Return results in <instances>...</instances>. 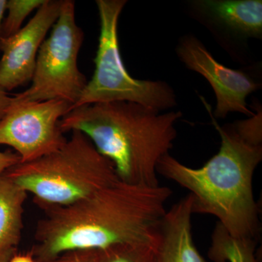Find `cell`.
<instances>
[{
	"label": "cell",
	"instance_id": "cell-1",
	"mask_svg": "<svg viewBox=\"0 0 262 262\" xmlns=\"http://www.w3.org/2000/svg\"><path fill=\"white\" fill-rule=\"evenodd\" d=\"M172 191L120 179L70 206L46 210L38 222L31 250L46 262L77 250H103L120 244L156 245Z\"/></svg>",
	"mask_w": 262,
	"mask_h": 262
},
{
	"label": "cell",
	"instance_id": "cell-2",
	"mask_svg": "<svg viewBox=\"0 0 262 262\" xmlns=\"http://www.w3.org/2000/svg\"><path fill=\"white\" fill-rule=\"evenodd\" d=\"M200 98L220 134V150L199 168L165 155L158 163V173L190 192L193 214L213 215L233 237L256 239L259 220L253 179L262 160L261 113L220 125L211 115V105Z\"/></svg>",
	"mask_w": 262,
	"mask_h": 262
},
{
	"label": "cell",
	"instance_id": "cell-3",
	"mask_svg": "<svg viewBox=\"0 0 262 262\" xmlns=\"http://www.w3.org/2000/svg\"><path fill=\"white\" fill-rule=\"evenodd\" d=\"M181 111L158 112L128 101L93 103L62 117V132L84 134L113 164L120 181L159 185L158 163L170 154L177 138Z\"/></svg>",
	"mask_w": 262,
	"mask_h": 262
},
{
	"label": "cell",
	"instance_id": "cell-4",
	"mask_svg": "<svg viewBox=\"0 0 262 262\" xmlns=\"http://www.w3.org/2000/svg\"><path fill=\"white\" fill-rule=\"evenodd\" d=\"M53 152L5 172L44 211L74 204L118 180L113 164L80 131Z\"/></svg>",
	"mask_w": 262,
	"mask_h": 262
},
{
	"label": "cell",
	"instance_id": "cell-5",
	"mask_svg": "<svg viewBox=\"0 0 262 262\" xmlns=\"http://www.w3.org/2000/svg\"><path fill=\"white\" fill-rule=\"evenodd\" d=\"M127 3L126 0H96L100 35L94 73L72 110L93 103L128 101L166 112L178 104L175 91L168 82L139 80L127 72L118 37L119 18Z\"/></svg>",
	"mask_w": 262,
	"mask_h": 262
},
{
	"label": "cell",
	"instance_id": "cell-6",
	"mask_svg": "<svg viewBox=\"0 0 262 262\" xmlns=\"http://www.w3.org/2000/svg\"><path fill=\"white\" fill-rule=\"evenodd\" d=\"M83 40V31L76 23L75 2L63 0L59 16L38 52L31 85L15 94V101L59 99L73 107L89 82L77 64Z\"/></svg>",
	"mask_w": 262,
	"mask_h": 262
},
{
	"label": "cell",
	"instance_id": "cell-7",
	"mask_svg": "<svg viewBox=\"0 0 262 262\" xmlns=\"http://www.w3.org/2000/svg\"><path fill=\"white\" fill-rule=\"evenodd\" d=\"M176 55L187 70L206 79L214 93L216 103L211 107L213 118L225 119L229 113L248 117L254 115L247 103L248 96L261 89V67L258 63L233 70L221 63L201 39L192 33L179 37Z\"/></svg>",
	"mask_w": 262,
	"mask_h": 262
},
{
	"label": "cell",
	"instance_id": "cell-8",
	"mask_svg": "<svg viewBox=\"0 0 262 262\" xmlns=\"http://www.w3.org/2000/svg\"><path fill=\"white\" fill-rule=\"evenodd\" d=\"M72 108L63 100L18 101L13 97L0 120V145L13 148L26 163L61 148L67 139L59 122Z\"/></svg>",
	"mask_w": 262,
	"mask_h": 262
},
{
	"label": "cell",
	"instance_id": "cell-9",
	"mask_svg": "<svg viewBox=\"0 0 262 262\" xmlns=\"http://www.w3.org/2000/svg\"><path fill=\"white\" fill-rule=\"evenodd\" d=\"M186 13L211 34L234 62L253 64L249 43L262 39L261 0H188Z\"/></svg>",
	"mask_w": 262,
	"mask_h": 262
},
{
	"label": "cell",
	"instance_id": "cell-10",
	"mask_svg": "<svg viewBox=\"0 0 262 262\" xmlns=\"http://www.w3.org/2000/svg\"><path fill=\"white\" fill-rule=\"evenodd\" d=\"M63 0H46L28 24L8 38H2L0 88L5 91L32 81L39 48L60 15Z\"/></svg>",
	"mask_w": 262,
	"mask_h": 262
},
{
	"label": "cell",
	"instance_id": "cell-11",
	"mask_svg": "<svg viewBox=\"0 0 262 262\" xmlns=\"http://www.w3.org/2000/svg\"><path fill=\"white\" fill-rule=\"evenodd\" d=\"M192 214L190 194L166 211L158 230L156 262H206L193 241Z\"/></svg>",
	"mask_w": 262,
	"mask_h": 262
},
{
	"label": "cell",
	"instance_id": "cell-12",
	"mask_svg": "<svg viewBox=\"0 0 262 262\" xmlns=\"http://www.w3.org/2000/svg\"><path fill=\"white\" fill-rule=\"evenodd\" d=\"M28 193L5 173L0 175V253L17 248L23 230Z\"/></svg>",
	"mask_w": 262,
	"mask_h": 262
},
{
	"label": "cell",
	"instance_id": "cell-13",
	"mask_svg": "<svg viewBox=\"0 0 262 262\" xmlns=\"http://www.w3.org/2000/svg\"><path fill=\"white\" fill-rule=\"evenodd\" d=\"M211 239L208 257L213 262H259L256 239L234 237L219 223Z\"/></svg>",
	"mask_w": 262,
	"mask_h": 262
},
{
	"label": "cell",
	"instance_id": "cell-14",
	"mask_svg": "<svg viewBox=\"0 0 262 262\" xmlns=\"http://www.w3.org/2000/svg\"><path fill=\"white\" fill-rule=\"evenodd\" d=\"M156 245H116L98 251V262H156Z\"/></svg>",
	"mask_w": 262,
	"mask_h": 262
},
{
	"label": "cell",
	"instance_id": "cell-15",
	"mask_svg": "<svg viewBox=\"0 0 262 262\" xmlns=\"http://www.w3.org/2000/svg\"><path fill=\"white\" fill-rule=\"evenodd\" d=\"M46 0H9L7 2L8 14L2 25V38L13 36L21 29V25L32 11L38 10Z\"/></svg>",
	"mask_w": 262,
	"mask_h": 262
},
{
	"label": "cell",
	"instance_id": "cell-16",
	"mask_svg": "<svg viewBox=\"0 0 262 262\" xmlns=\"http://www.w3.org/2000/svg\"><path fill=\"white\" fill-rule=\"evenodd\" d=\"M98 250H77L65 252L46 262H98Z\"/></svg>",
	"mask_w": 262,
	"mask_h": 262
},
{
	"label": "cell",
	"instance_id": "cell-17",
	"mask_svg": "<svg viewBox=\"0 0 262 262\" xmlns=\"http://www.w3.org/2000/svg\"><path fill=\"white\" fill-rule=\"evenodd\" d=\"M20 162V157L17 153H13L12 151H0V175Z\"/></svg>",
	"mask_w": 262,
	"mask_h": 262
},
{
	"label": "cell",
	"instance_id": "cell-18",
	"mask_svg": "<svg viewBox=\"0 0 262 262\" xmlns=\"http://www.w3.org/2000/svg\"><path fill=\"white\" fill-rule=\"evenodd\" d=\"M13 100V96H10L7 91L0 88V120L4 117L7 110L9 107Z\"/></svg>",
	"mask_w": 262,
	"mask_h": 262
},
{
	"label": "cell",
	"instance_id": "cell-19",
	"mask_svg": "<svg viewBox=\"0 0 262 262\" xmlns=\"http://www.w3.org/2000/svg\"><path fill=\"white\" fill-rule=\"evenodd\" d=\"M9 262H36L30 252L27 253H18L12 256Z\"/></svg>",
	"mask_w": 262,
	"mask_h": 262
},
{
	"label": "cell",
	"instance_id": "cell-20",
	"mask_svg": "<svg viewBox=\"0 0 262 262\" xmlns=\"http://www.w3.org/2000/svg\"><path fill=\"white\" fill-rule=\"evenodd\" d=\"M18 252L17 248L8 250L5 252L0 253V262H9L13 255Z\"/></svg>",
	"mask_w": 262,
	"mask_h": 262
},
{
	"label": "cell",
	"instance_id": "cell-21",
	"mask_svg": "<svg viewBox=\"0 0 262 262\" xmlns=\"http://www.w3.org/2000/svg\"><path fill=\"white\" fill-rule=\"evenodd\" d=\"M7 0H0V43H1L2 25H3V18L5 11L6 10Z\"/></svg>",
	"mask_w": 262,
	"mask_h": 262
}]
</instances>
